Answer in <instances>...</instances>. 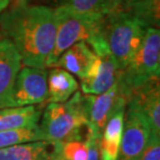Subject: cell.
<instances>
[{"label": "cell", "instance_id": "19", "mask_svg": "<svg viewBox=\"0 0 160 160\" xmlns=\"http://www.w3.org/2000/svg\"><path fill=\"white\" fill-rule=\"evenodd\" d=\"M40 140H45V137L39 125L34 127H24L0 131V149L21 145V143L40 142Z\"/></svg>", "mask_w": 160, "mask_h": 160}, {"label": "cell", "instance_id": "3", "mask_svg": "<svg viewBox=\"0 0 160 160\" xmlns=\"http://www.w3.org/2000/svg\"><path fill=\"white\" fill-rule=\"evenodd\" d=\"M147 27L129 12L114 9L104 16L101 33L108 53L122 71L142 44Z\"/></svg>", "mask_w": 160, "mask_h": 160}, {"label": "cell", "instance_id": "2", "mask_svg": "<svg viewBox=\"0 0 160 160\" xmlns=\"http://www.w3.org/2000/svg\"><path fill=\"white\" fill-rule=\"evenodd\" d=\"M40 129L45 140L52 145H62L73 139H82V129L86 126L84 99L76 92L62 103L50 102L41 116Z\"/></svg>", "mask_w": 160, "mask_h": 160}, {"label": "cell", "instance_id": "25", "mask_svg": "<svg viewBox=\"0 0 160 160\" xmlns=\"http://www.w3.org/2000/svg\"><path fill=\"white\" fill-rule=\"evenodd\" d=\"M26 1H29V0H26Z\"/></svg>", "mask_w": 160, "mask_h": 160}, {"label": "cell", "instance_id": "20", "mask_svg": "<svg viewBox=\"0 0 160 160\" xmlns=\"http://www.w3.org/2000/svg\"><path fill=\"white\" fill-rule=\"evenodd\" d=\"M60 154L65 160H85L88 149L82 139H73L60 145Z\"/></svg>", "mask_w": 160, "mask_h": 160}, {"label": "cell", "instance_id": "21", "mask_svg": "<svg viewBox=\"0 0 160 160\" xmlns=\"http://www.w3.org/2000/svg\"><path fill=\"white\" fill-rule=\"evenodd\" d=\"M139 160H160V135L150 133L149 140Z\"/></svg>", "mask_w": 160, "mask_h": 160}, {"label": "cell", "instance_id": "18", "mask_svg": "<svg viewBox=\"0 0 160 160\" xmlns=\"http://www.w3.org/2000/svg\"><path fill=\"white\" fill-rule=\"evenodd\" d=\"M120 0H65L63 5L76 14L104 17L118 8Z\"/></svg>", "mask_w": 160, "mask_h": 160}, {"label": "cell", "instance_id": "7", "mask_svg": "<svg viewBox=\"0 0 160 160\" xmlns=\"http://www.w3.org/2000/svg\"><path fill=\"white\" fill-rule=\"evenodd\" d=\"M48 72L45 68L21 67L12 88V106L44 103L48 99Z\"/></svg>", "mask_w": 160, "mask_h": 160}, {"label": "cell", "instance_id": "10", "mask_svg": "<svg viewBox=\"0 0 160 160\" xmlns=\"http://www.w3.org/2000/svg\"><path fill=\"white\" fill-rule=\"evenodd\" d=\"M21 67V56L15 45L0 36V109L14 107L12 88Z\"/></svg>", "mask_w": 160, "mask_h": 160}, {"label": "cell", "instance_id": "1", "mask_svg": "<svg viewBox=\"0 0 160 160\" xmlns=\"http://www.w3.org/2000/svg\"><path fill=\"white\" fill-rule=\"evenodd\" d=\"M0 36L15 45L22 66L46 68L56 36L54 9L12 0L0 15Z\"/></svg>", "mask_w": 160, "mask_h": 160}, {"label": "cell", "instance_id": "5", "mask_svg": "<svg viewBox=\"0 0 160 160\" xmlns=\"http://www.w3.org/2000/svg\"><path fill=\"white\" fill-rule=\"evenodd\" d=\"M54 15L56 36L46 68H53L58 57L74 44L82 41L89 46L102 37L101 27L104 17H88L76 14L63 4L54 9Z\"/></svg>", "mask_w": 160, "mask_h": 160}, {"label": "cell", "instance_id": "11", "mask_svg": "<svg viewBox=\"0 0 160 160\" xmlns=\"http://www.w3.org/2000/svg\"><path fill=\"white\" fill-rule=\"evenodd\" d=\"M142 111L149 122L151 133L160 135V86L159 78L152 79L134 89L127 99Z\"/></svg>", "mask_w": 160, "mask_h": 160}, {"label": "cell", "instance_id": "15", "mask_svg": "<svg viewBox=\"0 0 160 160\" xmlns=\"http://www.w3.org/2000/svg\"><path fill=\"white\" fill-rule=\"evenodd\" d=\"M48 99L49 102L62 103L78 91L79 84L71 73L62 68H54L48 73Z\"/></svg>", "mask_w": 160, "mask_h": 160}, {"label": "cell", "instance_id": "8", "mask_svg": "<svg viewBox=\"0 0 160 160\" xmlns=\"http://www.w3.org/2000/svg\"><path fill=\"white\" fill-rule=\"evenodd\" d=\"M124 97L120 94L118 80L108 91L100 95H84V107L86 112L88 130L101 135L106 122Z\"/></svg>", "mask_w": 160, "mask_h": 160}, {"label": "cell", "instance_id": "6", "mask_svg": "<svg viewBox=\"0 0 160 160\" xmlns=\"http://www.w3.org/2000/svg\"><path fill=\"white\" fill-rule=\"evenodd\" d=\"M151 133L149 122L132 101H127L119 156L117 160H139Z\"/></svg>", "mask_w": 160, "mask_h": 160}, {"label": "cell", "instance_id": "16", "mask_svg": "<svg viewBox=\"0 0 160 160\" xmlns=\"http://www.w3.org/2000/svg\"><path fill=\"white\" fill-rule=\"evenodd\" d=\"M52 154V143L40 140L1 148L0 160H50Z\"/></svg>", "mask_w": 160, "mask_h": 160}, {"label": "cell", "instance_id": "23", "mask_svg": "<svg viewBox=\"0 0 160 160\" xmlns=\"http://www.w3.org/2000/svg\"><path fill=\"white\" fill-rule=\"evenodd\" d=\"M50 160H65L60 154V145H58V143L53 145V154Z\"/></svg>", "mask_w": 160, "mask_h": 160}, {"label": "cell", "instance_id": "9", "mask_svg": "<svg viewBox=\"0 0 160 160\" xmlns=\"http://www.w3.org/2000/svg\"><path fill=\"white\" fill-rule=\"evenodd\" d=\"M119 73V67L110 54H96L88 73L80 79L82 92L84 95H100L108 91L117 82Z\"/></svg>", "mask_w": 160, "mask_h": 160}, {"label": "cell", "instance_id": "14", "mask_svg": "<svg viewBox=\"0 0 160 160\" xmlns=\"http://www.w3.org/2000/svg\"><path fill=\"white\" fill-rule=\"evenodd\" d=\"M41 116L42 108L37 105L1 108L0 131L38 126Z\"/></svg>", "mask_w": 160, "mask_h": 160}, {"label": "cell", "instance_id": "24", "mask_svg": "<svg viewBox=\"0 0 160 160\" xmlns=\"http://www.w3.org/2000/svg\"><path fill=\"white\" fill-rule=\"evenodd\" d=\"M12 2V0H0V15L8 8Z\"/></svg>", "mask_w": 160, "mask_h": 160}, {"label": "cell", "instance_id": "12", "mask_svg": "<svg viewBox=\"0 0 160 160\" xmlns=\"http://www.w3.org/2000/svg\"><path fill=\"white\" fill-rule=\"evenodd\" d=\"M127 100L123 98L106 122L102 130L99 145L100 160H117L119 156L124 127L125 108Z\"/></svg>", "mask_w": 160, "mask_h": 160}, {"label": "cell", "instance_id": "22", "mask_svg": "<svg viewBox=\"0 0 160 160\" xmlns=\"http://www.w3.org/2000/svg\"><path fill=\"white\" fill-rule=\"evenodd\" d=\"M101 135L86 129L84 142L86 143L88 154L85 160H100L99 157V145H100Z\"/></svg>", "mask_w": 160, "mask_h": 160}, {"label": "cell", "instance_id": "4", "mask_svg": "<svg viewBox=\"0 0 160 160\" xmlns=\"http://www.w3.org/2000/svg\"><path fill=\"white\" fill-rule=\"evenodd\" d=\"M160 77V31L147 28L142 44L118 77L120 94L129 98L134 89L152 79Z\"/></svg>", "mask_w": 160, "mask_h": 160}, {"label": "cell", "instance_id": "17", "mask_svg": "<svg viewBox=\"0 0 160 160\" xmlns=\"http://www.w3.org/2000/svg\"><path fill=\"white\" fill-rule=\"evenodd\" d=\"M118 9L134 16L147 28H159L160 0H120Z\"/></svg>", "mask_w": 160, "mask_h": 160}, {"label": "cell", "instance_id": "13", "mask_svg": "<svg viewBox=\"0 0 160 160\" xmlns=\"http://www.w3.org/2000/svg\"><path fill=\"white\" fill-rule=\"evenodd\" d=\"M96 53L85 42H78L67 49L56 60L53 68H62L79 79L83 78L94 62Z\"/></svg>", "mask_w": 160, "mask_h": 160}]
</instances>
